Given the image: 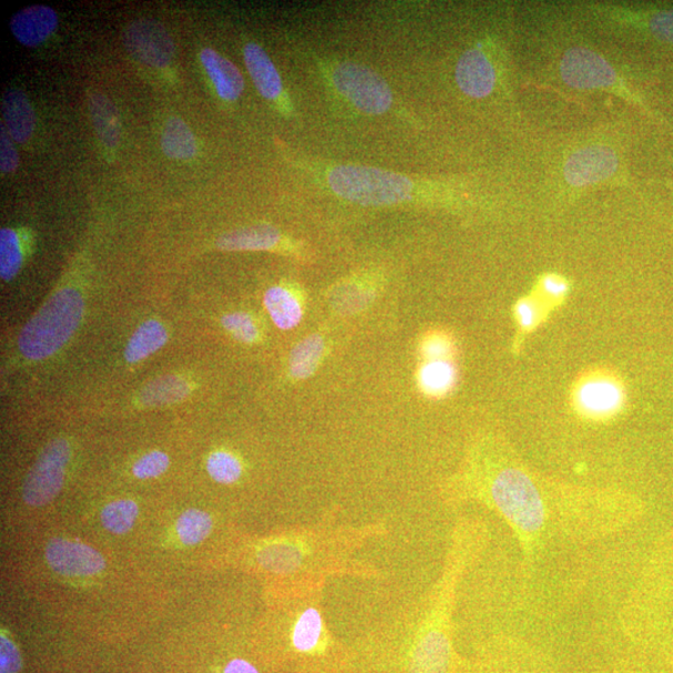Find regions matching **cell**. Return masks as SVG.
Wrapping results in <instances>:
<instances>
[{"instance_id":"1","label":"cell","mask_w":673,"mask_h":673,"mask_svg":"<svg viewBox=\"0 0 673 673\" xmlns=\"http://www.w3.org/2000/svg\"><path fill=\"white\" fill-rule=\"evenodd\" d=\"M486 498L513 530L526 563L553 545H589L616 535L644 515V505L627 494L550 483L518 462L493 473Z\"/></svg>"},{"instance_id":"2","label":"cell","mask_w":673,"mask_h":673,"mask_svg":"<svg viewBox=\"0 0 673 673\" xmlns=\"http://www.w3.org/2000/svg\"><path fill=\"white\" fill-rule=\"evenodd\" d=\"M619 616L632 639L673 669V529L651 549Z\"/></svg>"},{"instance_id":"3","label":"cell","mask_w":673,"mask_h":673,"mask_svg":"<svg viewBox=\"0 0 673 673\" xmlns=\"http://www.w3.org/2000/svg\"><path fill=\"white\" fill-rule=\"evenodd\" d=\"M84 300L79 291L63 289L50 298L19 335V351L30 361L56 354L83 319Z\"/></svg>"},{"instance_id":"4","label":"cell","mask_w":673,"mask_h":673,"mask_svg":"<svg viewBox=\"0 0 673 673\" xmlns=\"http://www.w3.org/2000/svg\"><path fill=\"white\" fill-rule=\"evenodd\" d=\"M329 183L335 195L362 207L396 205L415 195L411 179L369 167H336L329 173Z\"/></svg>"},{"instance_id":"5","label":"cell","mask_w":673,"mask_h":673,"mask_svg":"<svg viewBox=\"0 0 673 673\" xmlns=\"http://www.w3.org/2000/svg\"><path fill=\"white\" fill-rule=\"evenodd\" d=\"M335 89L360 111L369 115H382L393 103L389 84L370 68L343 63L332 74Z\"/></svg>"},{"instance_id":"6","label":"cell","mask_w":673,"mask_h":673,"mask_svg":"<svg viewBox=\"0 0 673 673\" xmlns=\"http://www.w3.org/2000/svg\"><path fill=\"white\" fill-rule=\"evenodd\" d=\"M69 461L70 445L66 440L49 443L26 478L24 502L36 508L52 502L63 488Z\"/></svg>"},{"instance_id":"7","label":"cell","mask_w":673,"mask_h":673,"mask_svg":"<svg viewBox=\"0 0 673 673\" xmlns=\"http://www.w3.org/2000/svg\"><path fill=\"white\" fill-rule=\"evenodd\" d=\"M624 385L615 375L591 373L575 385L573 404L576 412L589 421H607L621 412L625 404Z\"/></svg>"},{"instance_id":"8","label":"cell","mask_w":673,"mask_h":673,"mask_svg":"<svg viewBox=\"0 0 673 673\" xmlns=\"http://www.w3.org/2000/svg\"><path fill=\"white\" fill-rule=\"evenodd\" d=\"M561 77L575 89H611L619 78L613 67L603 57L585 48H573L561 60Z\"/></svg>"},{"instance_id":"9","label":"cell","mask_w":673,"mask_h":673,"mask_svg":"<svg viewBox=\"0 0 673 673\" xmlns=\"http://www.w3.org/2000/svg\"><path fill=\"white\" fill-rule=\"evenodd\" d=\"M124 42L129 52L149 67L164 68L175 54V44L167 28L154 20L141 19L131 23L125 30Z\"/></svg>"},{"instance_id":"10","label":"cell","mask_w":673,"mask_h":673,"mask_svg":"<svg viewBox=\"0 0 673 673\" xmlns=\"http://www.w3.org/2000/svg\"><path fill=\"white\" fill-rule=\"evenodd\" d=\"M48 564L69 577H88L106 569V560L96 549L73 540L54 538L46 548Z\"/></svg>"},{"instance_id":"11","label":"cell","mask_w":673,"mask_h":673,"mask_svg":"<svg viewBox=\"0 0 673 673\" xmlns=\"http://www.w3.org/2000/svg\"><path fill=\"white\" fill-rule=\"evenodd\" d=\"M619 169V158L606 147H586L571 155L565 165V178L571 187L585 188L606 181Z\"/></svg>"},{"instance_id":"12","label":"cell","mask_w":673,"mask_h":673,"mask_svg":"<svg viewBox=\"0 0 673 673\" xmlns=\"http://www.w3.org/2000/svg\"><path fill=\"white\" fill-rule=\"evenodd\" d=\"M455 79L465 96L482 99L493 93L496 71L483 50L471 49L459 59Z\"/></svg>"},{"instance_id":"13","label":"cell","mask_w":673,"mask_h":673,"mask_svg":"<svg viewBox=\"0 0 673 673\" xmlns=\"http://www.w3.org/2000/svg\"><path fill=\"white\" fill-rule=\"evenodd\" d=\"M58 27V14L53 8L32 6L20 10L10 20V30L20 44L36 47L43 43Z\"/></svg>"},{"instance_id":"14","label":"cell","mask_w":673,"mask_h":673,"mask_svg":"<svg viewBox=\"0 0 673 673\" xmlns=\"http://www.w3.org/2000/svg\"><path fill=\"white\" fill-rule=\"evenodd\" d=\"M449 662H451V642L446 631L435 625L418 642L412 673H446Z\"/></svg>"},{"instance_id":"15","label":"cell","mask_w":673,"mask_h":673,"mask_svg":"<svg viewBox=\"0 0 673 673\" xmlns=\"http://www.w3.org/2000/svg\"><path fill=\"white\" fill-rule=\"evenodd\" d=\"M200 59L212 84L215 86L218 94L229 101L239 99L244 88V80L239 68L210 48L201 50Z\"/></svg>"},{"instance_id":"16","label":"cell","mask_w":673,"mask_h":673,"mask_svg":"<svg viewBox=\"0 0 673 673\" xmlns=\"http://www.w3.org/2000/svg\"><path fill=\"white\" fill-rule=\"evenodd\" d=\"M243 58L260 94L277 100L282 94V80L269 54L259 44L249 43L243 49Z\"/></svg>"},{"instance_id":"17","label":"cell","mask_w":673,"mask_h":673,"mask_svg":"<svg viewBox=\"0 0 673 673\" xmlns=\"http://www.w3.org/2000/svg\"><path fill=\"white\" fill-rule=\"evenodd\" d=\"M3 115L8 134L14 141L26 142L33 135L36 114L22 91H8L3 100Z\"/></svg>"},{"instance_id":"18","label":"cell","mask_w":673,"mask_h":673,"mask_svg":"<svg viewBox=\"0 0 673 673\" xmlns=\"http://www.w3.org/2000/svg\"><path fill=\"white\" fill-rule=\"evenodd\" d=\"M280 240L278 229L270 224H258L223 234L218 241V248L224 251H260L277 247Z\"/></svg>"},{"instance_id":"19","label":"cell","mask_w":673,"mask_h":673,"mask_svg":"<svg viewBox=\"0 0 673 673\" xmlns=\"http://www.w3.org/2000/svg\"><path fill=\"white\" fill-rule=\"evenodd\" d=\"M89 111L100 141L107 148H117L120 140V120L117 107L107 96L94 93L89 98Z\"/></svg>"},{"instance_id":"20","label":"cell","mask_w":673,"mask_h":673,"mask_svg":"<svg viewBox=\"0 0 673 673\" xmlns=\"http://www.w3.org/2000/svg\"><path fill=\"white\" fill-rule=\"evenodd\" d=\"M161 148L173 160H190L198 154L195 135L185 121L170 118L161 134Z\"/></svg>"},{"instance_id":"21","label":"cell","mask_w":673,"mask_h":673,"mask_svg":"<svg viewBox=\"0 0 673 673\" xmlns=\"http://www.w3.org/2000/svg\"><path fill=\"white\" fill-rule=\"evenodd\" d=\"M168 342L165 325L157 320L142 323L132 334L125 350V360L129 363H138L148 359Z\"/></svg>"},{"instance_id":"22","label":"cell","mask_w":673,"mask_h":673,"mask_svg":"<svg viewBox=\"0 0 673 673\" xmlns=\"http://www.w3.org/2000/svg\"><path fill=\"white\" fill-rule=\"evenodd\" d=\"M264 305L274 324L281 330H291L302 320L301 304L283 288H272L264 294Z\"/></svg>"},{"instance_id":"23","label":"cell","mask_w":673,"mask_h":673,"mask_svg":"<svg viewBox=\"0 0 673 673\" xmlns=\"http://www.w3.org/2000/svg\"><path fill=\"white\" fill-rule=\"evenodd\" d=\"M189 393L190 386L185 380L165 375L145 385L139 394V401L147 406L169 405L185 400Z\"/></svg>"},{"instance_id":"24","label":"cell","mask_w":673,"mask_h":673,"mask_svg":"<svg viewBox=\"0 0 673 673\" xmlns=\"http://www.w3.org/2000/svg\"><path fill=\"white\" fill-rule=\"evenodd\" d=\"M421 390L426 395L442 396L453 390L456 370L448 360L426 361L418 375Z\"/></svg>"},{"instance_id":"25","label":"cell","mask_w":673,"mask_h":673,"mask_svg":"<svg viewBox=\"0 0 673 673\" xmlns=\"http://www.w3.org/2000/svg\"><path fill=\"white\" fill-rule=\"evenodd\" d=\"M324 341L321 335L313 334L294 346L290 356V372L295 380H305L318 370Z\"/></svg>"},{"instance_id":"26","label":"cell","mask_w":673,"mask_h":673,"mask_svg":"<svg viewBox=\"0 0 673 673\" xmlns=\"http://www.w3.org/2000/svg\"><path fill=\"white\" fill-rule=\"evenodd\" d=\"M322 617L319 610H304L295 622L292 641L293 646L301 652H310L319 646L322 636Z\"/></svg>"},{"instance_id":"27","label":"cell","mask_w":673,"mask_h":673,"mask_svg":"<svg viewBox=\"0 0 673 673\" xmlns=\"http://www.w3.org/2000/svg\"><path fill=\"white\" fill-rule=\"evenodd\" d=\"M177 530L183 544L197 545L211 533L212 520L208 513L190 509L179 518Z\"/></svg>"},{"instance_id":"28","label":"cell","mask_w":673,"mask_h":673,"mask_svg":"<svg viewBox=\"0 0 673 673\" xmlns=\"http://www.w3.org/2000/svg\"><path fill=\"white\" fill-rule=\"evenodd\" d=\"M138 515V504L127 499L108 504L101 512V523L110 533L125 534L134 526Z\"/></svg>"},{"instance_id":"29","label":"cell","mask_w":673,"mask_h":673,"mask_svg":"<svg viewBox=\"0 0 673 673\" xmlns=\"http://www.w3.org/2000/svg\"><path fill=\"white\" fill-rule=\"evenodd\" d=\"M23 251L20 248L18 234L12 229L0 231V277L4 281L16 278L22 268Z\"/></svg>"},{"instance_id":"30","label":"cell","mask_w":673,"mask_h":673,"mask_svg":"<svg viewBox=\"0 0 673 673\" xmlns=\"http://www.w3.org/2000/svg\"><path fill=\"white\" fill-rule=\"evenodd\" d=\"M207 468L213 481L221 484L238 482L242 474L239 459L228 452L212 453L208 459Z\"/></svg>"},{"instance_id":"31","label":"cell","mask_w":673,"mask_h":673,"mask_svg":"<svg viewBox=\"0 0 673 673\" xmlns=\"http://www.w3.org/2000/svg\"><path fill=\"white\" fill-rule=\"evenodd\" d=\"M548 312V305L538 295L520 299L514 309L519 329L524 332L533 331L542 323Z\"/></svg>"},{"instance_id":"32","label":"cell","mask_w":673,"mask_h":673,"mask_svg":"<svg viewBox=\"0 0 673 673\" xmlns=\"http://www.w3.org/2000/svg\"><path fill=\"white\" fill-rule=\"evenodd\" d=\"M264 550L260 555L261 563L269 569L289 573V571L299 567L302 561V553L298 546L283 544L271 546Z\"/></svg>"},{"instance_id":"33","label":"cell","mask_w":673,"mask_h":673,"mask_svg":"<svg viewBox=\"0 0 673 673\" xmlns=\"http://www.w3.org/2000/svg\"><path fill=\"white\" fill-rule=\"evenodd\" d=\"M224 330L229 331L234 339L243 343H252L258 340L259 331L257 324L248 313L237 312L224 315L222 319Z\"/></svg>"},{"instance_id":"34","label":"cell","mask_w":673,"mask_h":673,"mask_svg":"<svg viewBox=\"0 0 673 673\" xmlns=\"http://www.w3.org/2000/svg\"><path fill=\"white\" fill-rule=\"evenodd\" d=\"M540 300L546 305L563 301L569 293L567 280L560 274L549 273L539 280Z\"/></svg>"},{"instance_id":"35","label":"cell","mask_w":673,"mask_h":673,"mask_svg":"<svg viewBox=\"0 0 673 673\" xmlns=\"http://www.w3.org/2000/svg\"><path fill=\"white\" fill-rule=\"evenodd\" d=\"M169 463V456L165 453L150 452L139 459L132 473L139 479L158 478L168 471Z\"/></svg>"},{"instance_id":"36","label":"cell","mask_w":673,"mask_h":673,"mask_svg":"<svg viewBox=\"0 0 673 673\" xmlns=\"http://www.w3.org/2000/svg\"><path fill=\"white\" fill-rule=\"evenodd\" d=\"M426 361L448 360L452 354L453 344L444 334H433L428 336L422 346Z\"/></svg>"},{"instance_id":"37","label":"cell","mask_w":673,"mask_h":673,"mask_svg":"<svg viewBox=\"0 0 673 673\" xmlns=\"http://www.w3.org/2000/svg\"><path fill=\"white\" fill-rule=\"evenodd\" d=\"M22 667L17 646L8 637L0 639V673H18Z\"/></svg>"},{"instance_id":"38","label":"cell","mask_w":673,"mask_h":673,"mask_svg":"<svg viewBox=\"0 0 673 673\" xmlns=\"http://www.w3.org/2000/svg\"><path fill=\"white\" fill-rule=\"evenodd\" d=\"M18 167V152L13 145L12 140L2 125V135H0V169L3 173L12 172Z\"/></svg>"},{"instance_id":"39","label":"cell","mask_w":673,"mask_h":673,"mask_svg":"<svg viewBox=\"0 0 673 673\" xmlns=\"http://www.w3.org/2000/svg\"><path fill=\"white\" fill-rule=\"evenodd\" d=\"M650 28L659 38L673 43V9L652 17Z\"/></svg>"},{"instance_id":"40","label":"cell","mask_w":673,"mask_h":673,"mask_svg":"<svg viewBox=\"0 0 673 673\" xmlns=\"http://www.w3.org/2000/svg\"><path fill=\"white\" fill-rule=\"evenodd\" d=\"M224 673H259V671L250 662L237 659L230 662L227 669H224Z\"/></svg>"}]
</instances>
